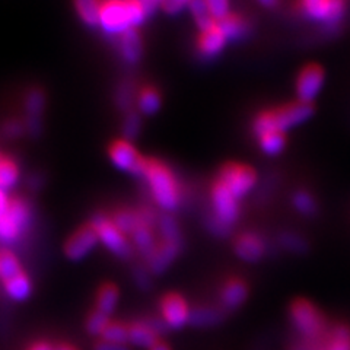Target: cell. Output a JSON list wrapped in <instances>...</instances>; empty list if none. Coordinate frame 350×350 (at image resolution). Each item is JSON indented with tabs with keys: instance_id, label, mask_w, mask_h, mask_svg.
Masks as SVG:
<instances>
[{
	"instance_id": "6da1fadb",
	"label": "cell",
	"mask_w": 350,
	"mask_h": 350,
	"mask_svg": "<svg viewBox=\"0 0 350 350\" xmlns=\"http://www.w3.org/2000/svg\"><path fill=\"white\" fill-rule=\"evenodd\" d=\"M312 114V104H306L301 101L286 104L280 108L271 109V111L260 113L253 123V131L257 137L270 133V131L286 133L288 130L308 122Z\"/></svg>"
},
{
	"instance_id": "7a4b0ae2",
	"label": "cell",
	"mask_w": 350,
	"mask_h": 350,
	"mask_svg": "<svg viewBox=\"0 0 350 350\" xmlns=\"http://www.w3.org/2000/svg\"><path fill=\"white\" fill-rule=\"evenodd\" d=\"M145 9L142 2L130 0H111L101 5V21L100 25L108 34L122 36L129 29H136L144 24L146 19Z\"/></svg>"
},
{
	"instance_id": "3957f363",
	"label": "cell",
	"mask_w": 350,
	"mask_h": 350,
	"mask_svg": "<svg viewBox=\"0 0 350 350\" xmlns=\"http://www.w3.org/2000/svg\"><path fill=\"white\" fill-rule=\"evenodd\" d=\"M144 177L148 180L153 200L161 209L172 212L180 203V189L171 170L157 159L146 161Z\"/></svg>"
},
{
	"instance_id": "277c9868",
	"label": "cell",
	"mask_w": 350,
	"mask_h": 350,
	"mask_svg": "<svg viewBox=\"0 0 350 350\" xmlns=\"http://www.w3.org/2000/svg\"><path fill=\"white\" fill-rule=\"evenodd\" d=\"M90 225L94 228L98 241L103 243L114 256L120 258H130L133 254V250H131L126 235L114 225L111 219L105 217L104 215H96Z\"/></svg>"
},
{
	"instance_id": "5b68a950",
	"label": "cell",
	"mask_w": 350,
	"mask_h": 350,
	"mask_svg": "<svg viewBox=\"0 0 350 350\" xmlns=\"http://www.w3.org/2000/svg\"><path fill=\"white\" fill-rule=\"evenodd\" d=\"M31 221L29 207L19 199L10 200L8 209L0 213V241L12 243L25 231Z\"/></svg>"
},
{
	"instance_id": "8992f818",
	"label": "cell",
	"mask_w": 350,
	"mask_h": 350,
	"mask_svg": "<svg viewBox=\"0 0 350 350\" xmlns=\"http://www.w3.org/2000/svg\"><path fill=\"white\" fill-rule=\"evenodd\" d=\"M217 181L222 183L238 200L254 189V185L257 183V174L248 165L226 163L221 170Z\"/></svg>"
},
{
	"instance_id": "52a82bcc",
	"label": "cell",
	"mask_w": 350,
	"mask_h": 350,
	"mask_svg": "<svg viewBox=\"0 0 350 350\" xmlns=\"http://www.w3.org/2000/svg\"><path fill=\"white\" fill-rule=\"evenodd\" d=\"M109 159L118 170L133 175H144L146 168V159L139 155L136 148L126 140H116L108 149Z\"/></svg>"
},
{
	"instance_id": "ba28073f",
	"label": "cell",
	"mask_w": 350,
	"mask_h": 350,
	"mask_svg": "<svg viewBox=\"0 0 350 350\" xmlns=\"http://www.w3.org/2000/svg\"><path fill=\"white\" fill-rule=\"evenodd\" d=\"M304 14L312 21L336 25L345 15L346 5L340 0H305L301 3Z\"/></svg>"
},
{
	"instance_id": "9c48e42d",
	"label": "cell",
	"mask_w": 350,
	"mask_h": 350,
	"mask_svg": "<svg viewBox=\"0 0 350 350\" xmlns=\"http://www.w3.org/2000/svg\"><path fill=\"white\" fill-rule=\"evenodd\" d=\"M291 314L295 327H297L298 332L302 333L304 336L314 337L321 333L324 327V320L321 314L317 311L310 302L297 301L292 305Z\"/></svg>"
},
{
	"instance_id": "30bf717a",
	"label": "cell",
	"mask_w": 350,
	"mask_h": 350,
	"mask_svg": "<svg viewBox=\"0 0 350 350\" xmlns=\"http://www.w3.org/2000/svg\"><path fill=\"white\" fill-rule=\"evenodd\" d=\"M324 70L319 64H308L301 70L297 79L298 101L312 104L324 85Z\"/></svg>"
},
{
	"instance_id": "8fae6325",
	"label": "cell",
	"mask_w": 350,
	"mask_h": 350,
	"mask_svg": "<svg viewBox=\"0 0 350 350\" xmlns=\"http://www.w3.org/2000/svg\"><path fill=\"white\" fill-rule=\"evenodd\" d=\"M212 202L215 216L219 221L228 226H232L239 217V206L238 200L232 196L222 183L216 181L212 189Z\"/></svg>"
},
{
	"instance_id": "7c38bea8",
	"label": "cell",
	"mask_w": 350,
	"mask_h": 350,
	"mask_svg": "<svg viewBox=\"0 0 350 350\" xmlns=\"http://www.w3.org/2000/svg\"><path fill=\"white\" fill-rule=\"evenodd\" d=\"M98 243L100 241H98L94 228L91 225H85L66 241L64 254L72 261H81L91 253Z\"/></svg>"
},
{
	"instance_id": "4fadbf2b",
	"label": "cell",
	"mask_w": 350,
	"mask_h": 350,
	"mask_svg": "<svg viewBox=\"0 0 350 350\" xmlns=\"http://www.w3.org/2000/svg\"><path fill=\"white\" fill-rule=\"evenodd\" d=\"M44 108H46V94L40 88H34L25 96V129L31 137H38L41 135Z\"/></svg>"
},
{
	"instance_id": "5bb4252c",
	"label": "cell",
	"mask_w": 350,
	"mask_h": 350,
	"mask_svg": "<svg viewBox=\"0 0 350 350\" xmlns=\"http://www.w3.org/2000/svg\"><path fill=\"white\" fill-rule=\"evenodd\" d=\"M161 314L163 321L171 328H181L190 320L189 305L177 293L163 297L161 301Z\"/></svg>"
},
{
	"instance_id": "9a60e30c",
	"label": "cell",
	"mask_w": 350,
	"mask_h": 350,
	"mask_svg": "<svg viewBox=\"0 0 350 350\" xmlns=\"http://www.w3.org/2000/svg\"><path fill=\"white\" fill-rule=\"evenodd\" d=\"M181 248V245L162 241V243L158 244L155 250H153V253L146 258L149 270L152 273H155V275H161V273L165 271L172 265V261L177 258Z\"/></svg>"
},
{
	"instance_id": "2e32d148",
	"label": "cell",
	"mask_w": 350,
	"mask_h": 350,
	"mask_svg": "<svg viewBox=\"0 0 350 350\" xmlns=\"http://www.w3.org/2000/svg\"><path fill=\"white\" fill-rule=\"evenodd\" d=\"M266 244L257 234H243L235 243V253L239 258L248 262H256L265 256Z\"/></svg>"
},
{
	"instance_id": "e0dca14e",
	"label": "cell",
	"mask_w": 350,
	"mask_h": 350,
	"mask_svg": "<svg viewBox=\"0 0 350 350\" xmlns=\"http://www.w3.org/2000/svg\"><path fill=\"white\" fill-rule=\"evenodd\" d=\"M120 53L129 64H136L144 56V42L137 29H129L120 36Z\"/></svg>"
},
{
	"instance_id": "ac0fdd59",
	"label": "cell",
	"mask_w": 350,
	"mask_h": 350,
	"mask_svg": "<svg viewBox=\"0 0 350 350\" xmlns=\"http://www.w3.org/2000/svg\"><path fill=\"white\" fill-rule=\"evenodd\" d=\"M225 42H226V38L222 34V31L219 29L217 25H215L211 29L200 32L199 50L206 57H215L224 50Z\"/></svg>"
},
{
	"instance_id": "d6986e66",
	"label": "cell",
	"mask_w": 350,
	"mask_h": 350,
	"mask_svg": "<svg viewBox=\"0 0 350 350\" xmlns=\"http://www.w3.org/2000/svg\"><path fill=\"white\" fill-rule=\"evenodd\" d=\"M247 284L239 279L229 280L222 291V304L226 310H235L247 299Z\"/></svg>"
},
{
	"instance_id": "ffe728a7",
	"label": "cell",
	"mask_w": 350,
	"mask_h": 350,
	"mask_svg": "<svg viewBox=\"0 0 350 350\" xmlns=\"http://www.w3.org/2000/svg\"><path fill=\"white\" fill-rule=\"evenodd\" d=\"M157 336L149 323H135L129 327V342L139 347L152 349L158 343Z\"/></svg>"
},
{
	"instance_id": "44dd1931",
	"label": "cell",
	"mask_w": 350,
	"mask_h": 350,
	"mask_svg": "<svg viewBox=\"0 0 350 350\" xmlns=\"http://www.w3.org/2000/svg\"><path fill=\"white\" fill-rule=\"evenodd\" d=\"M5 291L10 299H14L16 302H24L29 298V295L32 292V284L29 278L22 271L14 279L5 282Z\"/></svg>"
},
{
	"instance_id": "7402d4cb",
	"label": "cell",
	"mask_w": 350,
	"mask_h": 350,
	"mask_svg": "<svg viewBox=\"0 0 350 350\" xmlns=\"http://www.w3.org/2000/svg\"><path fill=\"white\" fill-rule=\"evenodd\" d=\"M101 5L95 0H78L75 3L76 12L88 27H98L101 21Z\"/></svg>"
},
{
	"instance_id": "603a6c76",
	"label": "cell",
	"mask_w": 350,
	"mask_h": 350,
	"mask_svg": "<svg viewBox=\"0 0 350 350\" xmlns=\"http://www.w3.org/2000/svg\"><path fill=\"white\" fill-rule=\"evenodd\" d=\"M216 25L222 31V34L225 36L226 40H238L241 37H244L248 31V25L245 24V21L239 15L234 14L228 15L224 21L217 22Z\"/></svg>"
},
{
	"instance_id": "cb8c5ba5",
	"label": "cell",
	"mask_w": 350,
	"mask_h": 350,
	"mask_svg": "<svg viewBox=\"0 0 350 350\" xmlns=\"http://www.w3.org/2000/svg\"><path fill=\"white\" fill-rule=\"evenodd\" d=\"M118 302V289L113 283H105L96 295V311L109 317L113 314Z\"/></svg>"
},
{
	"instance_id": "d4e9b609",
	"label": "cell",
	"mask_w": 350,
	"mask_h": 350,
	"mask_svg": "<svg viewBox=\"0 0 350 350\" xmlns=\"http://www.w3.org/2000/svg\"><path fill=\"white\" fill-rule=\"evenodd\" d=\"M161 95L155 88H145L139 92L137 107L139 111L145 116H153L159 111L161 108Z\"/></svg>"
},
{
	"instance_id": "484cf974",
	"label": "cell",
	"mask_w": 350,
	"mask_h": 350,
	"mask_svg": "<svg viewBox=\"0 0 350 350\" xmlns=\"http://www.w3.org/2000/svg\"><path fill=\"white\" fill-rule=\"evenodd\" d=\"M19 180V168L10 158H0V190L14 189Z\"/></svg>"
},
{
	"instance_id": "4316f807",
	"label": "cell",
	"mask_w": 350,
	"mask_h": 350,
	"mask_svg": "<svg viewBox=\"0 0 350 350\" xmlns=\"http://www.w3.org/2000/svg\"><path fill=\"white\" fill-rule=\"evenodd\" d=\"M111 221L124 235H127V234L133 235L137 228H140L142 225H145L144 222H142L140 213L139 212H131V211L117 212Z\"/></svg>"
},
{
	"instance_id": "83f0119b",
	"label": "cell",
	"mask_w": 350,
	"mask_h": 350,
	"mask_svg": "<svg viewBox=\"0 0 350 350\" xmlns=\"http://www.w3.org/2000/svg\"><path fill=\"white\" fill-rule=\"evenodd\" d=\"M189 9L200 32L211 29L216 25V22L209 14V9H207V2H204V0H194V2H189Z\"/></svg>"
},
{
	"instance_id": "f1b7e54d",
	"label": "cell",
	"mask_w": 350,
	"mask_h": 350,
	"mask_svg": "<svg viewBox=\"0 0 350 350\" xmlns=\"http://www.w3.org/2000/svg\"><path fill=\"white\" fill-rule=\"evenodd\" d=\"M258 145L266 155L276 157L286 146V137L280 131H270V133L258 137Z\"/></svg>"
},
{
	"instance_id": "f546056e",
	"label": "cell",
	"mask_w": 350,
	"mask_h": 350,
	"mask_svg": "<svg viewBox=\"0 0 350 350\" xmlns=\"http://www.w3.org/2000/svg\"><path fill=\"white\" fill-rule=\"evenodd\" d=\"M158 226H159L162 241L183 247V235H181V231L178 228V224L175 222V219L172 216H170V215L161 216Z\"/></svg>"
},
{
	"instance_id": "4dcf8cb0",
	"label": "cell",
	"mask_w": 350,
	"mask_h": 350,
	"mask_svg": "<svg viewBox=\"0 0 350 350\" xmlns=\"http://www.w3.org/2000/svg\"><path fill=\"white\" fill-rule=\"evenodd\" d=\"M19 273H22V269L15 254L8 250L0 251V278H2V280L6 282L14 279Z\"/></svg>"
},
{
	"instance_id": "1f68e13d",
	"label": "cell",
	"mask_w": 350,
	"mask_h": 350,
	"mask_svg": "<svg viewBox=\"0 0 350 350\" xmlns=\"http://www.w3.org/2000/svg\"><path fill=\"white\" fill-rule=\"evenodd\" d=\"M131 238H133L136 248L145 256V258H148L157 247L155 239H153V234L150 232V228L146 225H142L140 228H137L135 234L131 235Z\"/></svg>"
},
{
	"instance_id": "d6a6232c",
	"label": "cell",
	"mask_w": 350,
	"mask_h": 350,
	"mask_svg": "<svg viewBox=\"0 0 350 350\" xmlns=\"http://www.w3.org/2000/svg\"><path fill=\"white\" fill-rule=\"evenodd\" d=\"M219 321H221V312H217L213 308H196L190 311L189 323L194 325L206 327V325H213Z\"/></svg>"
},
{
	"instance_id": "836d02e7",
	"label": "cell",
	"mask_w": 350,
	"mask_h": 350,
	"mask_svg": "<svg viewBox=\"0 0 350 350\" xmlns=\"http://www.w3.org/2000/svg\"><path fill=\"white\" fill-rule=\"evenodd\" d=\"M104 342L126 345L129 342V327L122 323H109L103 334Z\"/></svg>"
},
{
	"instance_id": "e575fe53",
	"label": "cell",
	"mask_w": 350,
	"mask_h": 350,
	"mask_svg": "<svg viewBox=\"0 0 350 350\" xmlns=\"http://www.w3.org/2000/svg\"><path fill=\"white\" fill-rule=\"evenodd\" d=\"M292 200H293L295 209H297L301 215L312 216L317 212V203L310 193H306V191L295 193Z\"/></svg>"
},
{
	"instance_id": "d590c367",
	"label": "cell",
	"mask_w": 350,
	"mask_h": 350,
	"mask_svg": "<svg viewBox=\"0 0 350 350\" xmlns=\"http://www.w3.org/2000/svg\"><path fill=\"white\" fill-rule=\"evenodd\" d=\"M108 325H109L108 315L100 311H94L86 320V330L92 336H103Z\"/></svg>"
},
{
	"instance_id": "8d00e7d4",
	"label": "cell",
	"mask_w": 350,
	"mask_h": 350,
	"mask_svg": "<svg viewBox=\"0 0 350 350\" xmlns=\"http://www.w3.org/2000/svg\"><path fill=\"white\" fill-rule=\"evenodd\" d=\"M140 127H142V118L135 111H130L124 122H123V127H122V131H123V136H124V140L126 142H130V140H135L139 133H140Z\"/></svg>"
},
{
	"instance_id": "74e56055",
	"label": "cell",
	"mask_w": 350,
	"mask_h": 350,
	"mask_svg": "<svg viewBox=\"0 0 350 350\" xmlns=\"http://www.w3.org/2000/svg\"><path fill=\"white\" fill-rule=\"evenodd\" d=\"M328 350H350V330L347 327H338L333 334Z\"/></svg>"
},
{
	"instance_id": "f35d334b",
	"label": "cell",
	"mask_w": 350,
	"mask_h": 350,
	"mask_svg": "<svg viewBox=\"0 0 350 350\" xmlns=\"http://www.w3.org/2000/svg\"><path fill=\"white\" fill-rule=\"evenodd\" d=\"M207 9H209V14L216 24L224 21L228 15H231L226 0H207Z\"/></svg>"
},
{
	"instance_id": "ab89813d",
	"label": "cell",
	"mask_w": 350,
	"mask_h": 350,
	"mask_svg": "<svg viewBox=\"0 0 350 350\" xmlns=\"http://www.w3.org/2000/svg\"><path fill=\"white\" fill-rule=\"evenodd\" d=\"M27 131L25 123L21 122L18 118L6 120L2 126V133L6 139H18Z\"/></svg>"
},
{
	"instance_id": "60d3db41",
	"label": "cell",
	"mask_w": 350,
	"mask_h": 350,
	"mask_svg": "<svg viewBox=\"0 0 350 350\" xmlns=\"http://www.w3.org/2000/svg\"><path fill=\"white\" fill-rule=\"evenodd\" d=\"M280 243L283 248L292 251V253H304L306 250L305 241L299 235H295V234H289V232L283 234L280 237Z\"/></svg>"
},
{
	"instance_id": "b9f144b4",
	"label": "cell",
	"mask_w": 350,
	"mask_h": 350,
	"mask_svg": "<svg viewBox=\"0 0 350 350\" xmlns=\"http://www.w3.org/2000/svg\"><path fill=\"white\" fill-rule=\"evenodd\" d=\"M131 96H133V90H131L130 85H122V86H120L117 98H116L118 107L122 108V109H127L130 107L131 101H133V98H131Z\"/></svg>"
},
{
	"instance_id": "7bdbcfd3",
	"label": "cell",
	"mask_w": 350,
	"mask_h": 350,
	"mask_svg": "<svg viewBox=\"0 0 350 350\" xmlns=\"http://www.w3.org/2000/svg\"><path fill=\"white\" fill-rule=\"evenodd\" d=\"M161 8L168 15H178L185 8H189V2H184V0H165V2H161Z\"/></svg>"
},
{
	"instance_id": "ee69618b",
	"label": "cell",
	"mask_w": 350,
	"mask_h": 350,
	"mask_svg": "<svg viewBox=\"0 0 350 350\" xmlns=\"http://www.w3.org/2000/svg\"><path fill=\"white\" fill-rule=\"evenodd\" d=\"M133 278H135L136 284H137V286H139L142 291L150 289L152 282H150V278H149V273H148L145 269L136 267L135 271H133Z\"/></svg>"
},
{
	"instance_id": "f6af8a7d",
	"label": "cell",
	"mask_w": 350,
	"mask_h": 350,
	"mask_svg": "<svg viewBox=\"0 0 350 350\" xmlns=\"http://www.w3.org/2000/svg\"><path fill=\"white\" fill-rule=\"evenodd\" d=\"M207 226H209L211 231L217 237H226L229 231H231V226H228L224 222L219 221L215 215L209 219V221H207Z\"/></svg>"
},
{
	"instance_id": "bcb514c9",
	"label": "cell",
	"mask_w": 350,
	"mask_h": 350,
	"mask_svg": "<svg viewBox=\"0 0 350 350\" xmlns=\"http://www.w3.org/2000/svg\"><path fill=\"white\" fill-rule=\"evenodd\" d=\"M95 350H129L126 345H116L109 342H100L95 346Z\"/></svg>"
},
{
	"instance_id": "7dc6e473",
	"label": "cell",
	"mask_w": 350,
	"mask_h": 350,
	"mask_svg": "<svg viewBox=\"0 0 350 350\" xmlns=\"http://www.w3.org/2000/svg\"><path fill=\"white\" fill-rule=\"evenodd\" d=\"M142 6H144V9H145V14H146V16H150L152 14H155V10L158 9V8H161V2H142Z\"/></svg>"
},
{
	"instance_id": "c3c4849f",
	"label": "cell",
	"mask_w": 350,
	"mask_h": 350,
	"mask_svg": "<svg viewBox=\"0 0 350 350\" xmlns=\"http://www.w3.org/2000/svg\"><path fill=\"white\" fill-rule=\"evenodd\" d=\"M9 203H10V200L8 199V196H6V191H3V190H0V213H3L6 209H8V206H9Z\"/></svg>"
},
{
	"instance_id": "681fc988",
	"label": "cell",
	"mask_w": 350,
	"mask_h": 350,
	"mask_svg": "<svg viewBox=\"0 0 350 350\" xmlns=\"http://www.w3.org/2000/svg\"><path fill=\"white\" fill-rule=\"evenodd\" d=\"M29 350H54L49 343H37L32 346Z\"/></svg>"
},
{
	"instance_id": "f907efd6",
	"label": "cell",
	"mask_w": 350,
	"mask_h": 350,
	"mask_svg": "<svg viewBox=\"0 0 350 350\" xmlns=\"http://www.w3.org/2000/svg\"><path fill=\"white\" fill-rule=\"evenodd\" d=\"M150 350H170V347L163 343H157Z\"/></svg>"
},
{
	"instance_id": "816d5d0a",
	"label": "cell",
	"mask_w": 350,
	"mask_h": 350,
	"mask_svg": "<svg viewBox=\"0 0 350 350\" xmlns=\"http://www.w3.org/2000/svg\"><path fill=\"white\" fill-rule=\"evenodd\" d=\"M54 350H78V349L70 346V345H60V346H57Z\"/></svg>"
},
{
	"instance_id": "f5cc1de1",
	"label": "cell",
	"mask_w": 350,
	"mask_h": 350,
	"mask_svg": "<svg viewBox=\"0 0 350 350\" xmlns=\"http://www.w3.org/2000/svg\"><path fill=\"white\" fill-rule=\"evenodd\" d=\"M261 5L269 8V6H276V5H278V2H269V0H267V2H261Z\"/></svg>"
}]
</instances>
